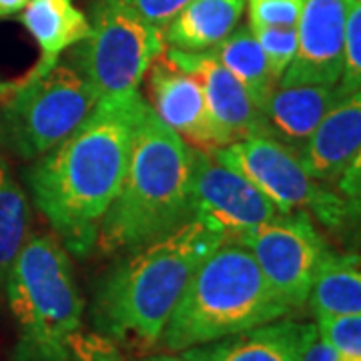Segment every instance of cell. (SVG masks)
I'll return each mask as SVG.
<instances>
[{"label": "cell", "instance_id": "1", "mask_svg": "<svg viewBox=\"0 0 361 361\" xmlns=\"http://www.w3.org/2000/svg\"><path fill=\"white\" fill-rule=\"evenodd\" d=\"M147 106L139 92L99 101L73 135L26 171L40 213L78 257L97 245L99 225L123 183Z\"/></svg>", "mask_w": 361, "mask_h": 361}, {"label": "cell", "instance_id": "2", "mask_svg": "<svg viewBox=\"0 0 361 361\" xmlns=\"http://www.w3.org/2000/svg\"><path fill=\"white\" fill-rule=\"evenodd\" d=\"M225 239L201 217L133 249L104 273L92 317L103 336L129 348H155L197 267Z\"/></svg>", "mask_w": 361, "mask_h": 361}, {"label": "cell", "instance_id": "3", "mask_svg": "<svg viewBox=\"0 0 361 361\" xmlns=\"http://www.w3.org/2000/svg\"><path fill=\"white\" fill-rule=\"evenodd\" d=\"M191 217V147L147 106L94 247L106 255L129 253Z\"/></svg>", "mask_w": 361, "mask_h": 361}, {"label": "cell", "instance_id": "4", "mask_svg": "<svg viewBox=\"0 0 361 361\" xmlns=\"http://www.w3.org/2000/svg\"><path fill=\"white\" fill-rule=\"evenodd\" d=\"M239 239L225 237L197 267L159 343L169 351L213 343L289 313Z\"/></svg>", "mask_w": 361, "mask_h": 361}, {"label": "cell", "instance_id": "5", "mask_svg": "<svg viewBox=\"0 0 361 361\" xmlns=\"http://www.w3.org/2000/svg\"><path fill=\"white\" fill-rule=\"evenodd\" d=\"M4 291L18 334L13 361H71L68 341L80 329L82 297L65 247L51 235H30Z\"/></svg>", "mask_w": 361, "mask_h": 361}, {"label": "cell", "instance_id": "6", "mask_svg": "<svg viewBox=\"0 0 361 361\" xmlns=\"http://www.w3.org/2000/svg\"><path fill=\"white\" fill-rule=\"evenodd\" d=\"M97 103L87 78L73 65L56 63L42 77L6 87L0 101V145L37 161L73 135Z\"/></svg>", "mask_w": 361, "mask_h": 361}, {"label": "cell", "instance_id": "7", "mask_svg": "<svg viewBox=\"0 0 361 361\" xmlns=\"http://www.w3.org/2000/svg\"><path fill=\"white\" fill-rule=\"evenodd\" d=\"M89 20V37L78 42L73 66L99 101L139 92L149 66L165 49L163 32L125 0H97Z\"/></svg>", "mask_w": 361, "mask_h": 361}, {"label": "cell", "instance_id": "8", "mask_svg": "<svg viewBox=\"0 0 361 361\" xmlns=\"http://www.w3.org/2000/svg\"><path fill=\"white\" fill-rule=\"evenodd\" d=\"M213 155L251 180L279 213H313L327 227H339L349 217L343 197L313 179L299 153L283 142L259 135L231 142Z\"/></svg>", "mask_w": 361, "mask_h": 361}, {"label": "cell", "instance_id": "9", "mask_svg": "<svg viewBox=\"0 0 361 361\" xmlns=\"http://www.w3.org/2000/svg\"><path fill=\"white\" fill-rule=\"evenodd\" d=\"M253 253L275 295L289 310L303 307L329 247L307 213H279L239 239Z\"/></svg>", "mask_w": 361, "mask_h": 361}, {"label": "cell", "instance_id": "10", "mask_svg": "<svg viewBox=\"0 0 361 361\" xmlns=\"http://www.w3.org/2000/svg\"><path fill=\"white\" fill-rule=\"evenodd\" d=\"M191 209L193 217L207 219L233 239L279 215V209L247 177L199 149H191Z\"/></svg>", "mask_w": 361, "mask_h": 361}, {"label": "cell", "instance_id": "11", "mask_svg": "<svg viewBox=\"0 0 361 361\" xmlns=\"http://www.w3.org/2000/svg\"><path fill=\"white\" fill-rule=\"evenodd\" d=\"M353 0H305L297 52L281 85H337L343 71L345 25Z\"/></svg>", "mask_w": 361, "mask_h": 361}, {"label": "cell", "instance_id": "12", "mask_svg": "<svg viewBox=\"0 0 361 361\" xmlns=\"http://www.w3.org/2000/svg\"><path fill=\"white\" fill-rule=\"evenodd\" d=\"M165 52L175 65L201 82L209 115L219 133L223 147L249 137H265L263 113L257 103L211 52H185L171 47H167Z\"/></svg>", "mask_w": 361, "mask_h": 361}, {"label": "cell", "instance_id": "13", "mask_svg": "<svg viewBox=\"0 0 361 361\" xmlns=\"http://www.w3.org/2000/svg\"><path fill=\"white\" fill-rule=\"evenodd\" d=\"M153 111L191 149L215 153L223 149L219 133L207 109L201 82L167 56L165 49L149 66Z\"/></svg>", "mask_w": 361, "mask_h": 361}, {"label": "cell", "instance_id": "14", "mask_svg": "<svg viewBox=\"0 0 361 361\" xmlns=\"http://www.w3.org/2000/svg\"><path fill=\"white\" fill-rule=\"evenodd\" d=\"M345 94L337 85H277L261 113L265 137L301 151L313 130Z\"/></svg>", "mask_w": 361, "mask_h": 361}, {"label": "cell", "instance_id": "15", "mask_svg": "<svg viewBox=\"0 0 361 361\" xmlns=\"http://www.w3.org/2000/svg\"><path fill=\"white\" fill-rule=\"evenodd\" d=\"M361 151V90L349 92L323 116L299 151L305 171L319 183L337 180Z\"/></svg>", "mask_w": 361, "mask_h": 361}, {"label": "cell", "instance_id": "16", "mask_svg": "<svg viewBox=\"0 0 361 361\" xmlns=\"http://www.w3.org/2000/svg\"><path fill=\"white\" fill-rule=\"evenodd\" d=\"M310 327L311 323L275 319L243 334L187 349L185 357L191 361H299Z\"/></svg>", "mask_w": 361, "mask_h": 361}, {"label": "cell", "instance_id": "17", "mask_svg": "<svg viewBox=\"0 0 361 361\" xmlns=\"http://www.w3.org/2000/svg\"><path fill=\"white\" fill-rule=\"evenodd\" d=\"M20 20L40 47V61L25 78L47 75L66 49L77 47L90 32V20L75 0H28Z\"/></svg>", "mask_w": 361, "mask_h": 361}, {"label": "cell", "instance_id": "18", "mask_svg": "<svg viewBox=\"0 0 361 361\" xmlns=\"http://www.w3.org/2000/svg\"><path fill=\"white\" fill-rule=\"evenodd\" d=\"M245 6L247 0H189L163 28V40L177 51H211L237 28Z\"/></svg>", "mask_w": 361, "mask_h": 361}, {"label": "cell", "instance_id": "19", "mask_svg": "<svg viewBox=\"0 0 361 361\" xmlns=\"http://www.w3.org/2000/svg\"><path fill=\"white\" fill-rule=\"evenodd\" d=\"M315 315L361 313V257L327 251L307 299Z\"/></svg>", "mask_w": 361, "mask_h": 361}, {"label": "cell", "instance_id": "20", "mask_svg": "<svg viewBox=\"0 0 361 361\" xmlns=\"http://www.w3.org/2000/svg\"><path fill=\"white\" fill-rule=\"evenodd\" d=\"M209 52L245 87L259 109H263L279 80L273 77L267 56L261 49L253 28L237 26Z\"/></svg>", "mask_w": 361, "mask_h": 361}, {"label": "cell", "instance_id": "21", "mask_svg": "<svg viewBox=\"0 0 361 361\" xmlns=\"http://www.w3.org/2000/svg\"><path fill=\"white\" fill-rule=\"evenodd\" d=\"M28 227L30 209L25 191L0 159V289H4L14 261L30 237Z\"/></svg>", "mask_w": 361, "mask_h": 361}, {"label": "cell", "instance_id": "22", "mask_svg": "<svg viewBox=\"0 0 361 361\" xmlns=\"http://www.w3.org/2000/svg\"><path fill=\"white\" fill-rule=\"evenodd\" d=\"M319 336L345 361H361V313L353 315H319Z\"/></svg>", "mask_w": 361, "mask_h": 361}, {"label": "cell", "instance_id": "23", "mask_svg": "<svg viewBox=\"0 0 361 361\" xmlns=\"http://www.w3.org/2000/svg\"><path fill=\"white\" fill-rule=\"evenodd\" d=\"M261 49L267 56L271 73L281 80L297 52V26H259L253 28Z\"/></svg>", "mask_w": 361, "mask_h": 361}, {"label": "cell", "instance_id": "24", "mask_svg": "<svg viewBox=\"0 0 361 361\" xmlns=\"http://www.w3.org/2000/svg\"><path fill=\"white\" fill-rule=\"evenodd\" d=\"M339 89L343 94L361 90V0L351 2L348 14L343 71L339 78Z\"/></svg>", "mask_w": 361, "mask_h": 361}, {"label": "cell", "instance_id": "25", "mask_svg": "<svg viewBox=\"0 0 361 361\" xmlns=\"http://www.w3.org/2000/svg\"><path fill=\"white\" fill-rule=\"evenodd\" d=\"M305 0H247L249 26H297Z\"/></svg>", "mask_w": 361, "mask_h": 361}, {"label": "cell", "instance_id": "26", "mask_svg": "<svg viewBox=\"0 0 361 361\" xmlns=\"http://www.w3.org/2000/svg\"><path fill=\"white\" fill-rule=\"evenodd\" d=\"M71 361H127L111 337L78 329L68 341Z\"/></svg>", "mask_w": 361, "mask_h": 361}, {"label": "cell", "instance_id": "27", "mask_svg": "<svg viewBox=\"0 0 361 361\" xmlns=\"http://www.w3.org/2000/svg\"><path fill=\"white\" fill-rule=\"evenodd\" d=\"M125 2L141 14L149 25H153L163 32V28L171 23V18L179 13L189 0H125Z\"/></svg>", "mask_w": 361, "mask_h": 361}, {"label": "cell", "instance_id": "28", "mask_svg": "<svg viewBox=\"0 0 361 361\" xmlns=\"http://www.w3.org/2000/svg\"><path fill=\"white\" fill-rule=\"evenodd\" d=\"M336 183L337 193L343 197L349 209V217H361V151Z\"/></svg>", "mask_w": 361, "mask_h": 361}, {"label": "cell", "instance_id": "29", "mask_svg": "<svg viewBox=\"0 0 361 361\" xmlns=\"http://www.w3.org/2000/svg\"><path fill=\"white\" fill-rule=\"evenodd\" d=\"M299 361H345L336 349L331 348L317 331V325L311 323L310 334L305 337V345L301 351V360Z\"/></svg>", "mask_w": 361, "mask_h": 361}, {"label": "cell", "instance_id": "30", "mask_svg": "<svg viewBox=\"0 0 361 361\" xmlns=\"http://www.w3.org/2000/svg\"><path fill=\"white\" fill-rule=\"evenodd\" d=\"M26 4H28V0H0V16L20 13Z\"/></svg>", "mask_w": 361, "mask_h": 361}, {"label": "cell", "instance_id": "31", "mask_svg": "<svg viewBox=\"0 0 361 361\" xmlns=\"http://www.w3.org/2000/svg\"><path fill=\"white\" fill-rule=\"evenodd\" d=\"M141 361H191L189 357H175V355H165V353H161V355H151V357H145Z\"/></svg>", "mask_w": 361, "mask_h": 361}, {"label": "cell", "instance_id": "32", "mask_svg": "<svg viewBox=\"0 0 361 361\" xmlns=\"http://www.w3.org/2000/svg\"><path fill=\"white\" fill-rule=\"evenodd\" d=\"M4 92H6V85H0V101H2V97H4Z\"/></svg>", "mask_w": 361, "mask_h": 361}]
</instances>
